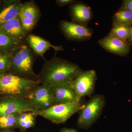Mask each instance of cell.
<instances>
[{
  "mask_svg": "<svg viewBox=\"0 0 132 132\" xmlns=\"http://www.w3.org/2000/svg\"><path fill=\"white\" fill-rule=\"evenodd\" d=\"M12 67L11 54L7 52L0 53V72L3 73L11 69Z\"/></svg>",
  "mask_w": 132,
  "mask_h": 132,
  "instance_id": "7402d4cb",
  "label": "cell"
},
{
  "mask_svg": "<svg viewBox=\"0 0 132 132\" xmlns=\"http://www.w3.org/2000/svg\"><path fill=\"white\" fill-rule=\"evenodd\" d=\"M121 8L128 10L132 12V0L123 1Z\"/></svg>",
  "mask_w": 132,
  "mask_h": 132,
  "instance_id": "cb8c5ba5",
  "label": "cell"
},
{
  "mask_svg": "<svg viewBox=\"0 0 132 132\" xmlns=\"http://www.w3.org/2000/svg\"><path fill=\"white\" fill-rule=\"evenodd\" d=\"M39 82L13 73H3L0 78V94L6 97L26 99L38 86Z\"/></svg>",
  "mask_w": 132,
  "mask_h": 132,
  "instance_id": "7a4b0ae2",
  "label": "cell"
},
{
  "mask_svg": "<svg viewBox=\"0 0 132 132\" xmlns=\"http://www.w3.org/2000/svg\"><path fill=\"white\" fill-rule=\"evenodd\" d=\"M2 73H2L0 72V78H1L2 75Z\"/></svg>",
  "mask_w": 132,
  "mask_h": 132,
  "instance_id": "83f0119b",
  "label": "cell"
},
{
  "mask_svg": "<svg viewBox=\"0 0 132 132\" xmlns=\"http://www.w3.org/2000/svg\"><path fill=\"white\" fill-rule=\"evenodd\" d=\"M37 111V108L26 99L5 97L0 100V116L18 113Z\"/></svg>",
  "mask_w": 132,
  "mask_h": 132,
  "instance_id": "ba28073f",
  "label": "cell"
},
{
  "mask_svg": "<svg viewBox=\"0 0 132 132\" xmlns=\"http://www.w3.org/2000/svg\"><path fill=\"white\" fill-rule=\"evenodd\" d=\"M105 104L103 95L92 96L80 111L77 121L78 127L85 130L90 128L100 118Z\"/></svg>",
  "mask_w": 132,
  "mask_h": 132,
  "instance_id": "277c9868",
  "label": "cell"
},
{
  "mask_svg": "<svg viewBox=\"0 0 132 132\" xmlns=\"http://www.w3.org/2000/svg\"><path fill=\"white\" fill-rule=\"evenodd\" d=\"M19 45L14 42L5 33L0 30V50L5 52L10 50H13Z\"/></svg>",
  "mask_w": 132,
  "mask_h": 132,
  "instance_id": "44dd1931",
  "label": "cell"
},
{
  "mask_svg": "<svg viewBox=\"0 0 132 132\" xmlns=\"http://www.w3.org/2000/svg\"><path fill=\"white\" fill-rule=\"evenodd\" d=\"M60 132H77L75 129L68 128H64L61 130Z\"/></svg>",
  "mask_w": 132,
  "mask_h": 132,
  "instance_id": "484cf974",
  "label": "cell"
},
{
  "mask_svg": "<svg viewBox=\"0 0 132 132\" xmlns=\"http://www.w3.org/2000/svg\"><path fill=\"white\" fill-rule=\"evenodd\" d=\"M60 27L66 38L70 40L83 41L90 39L93 35L92 29L87 26L73 22L63 21L60 22Z\"/></svg>",
  "mask_w": 132,
  "mask_h": 132,
  "instance_id": "9c48e42d",
  "label": "cell"
},
{
  "mask_svg": "<svg viewBox=\"0 0 132 132\" xmlns=\"http://www.w3.org/2000/svg\"><path fill=\"white\" fill-rule=\"evenodd\" d=\"M19 15L38 22L40 16L39 9L32 1L27 2L22 5Z\"/></svg>",
  "mask_w": 132,
  "mask_h": 132,
  "instance_id": "2e32d148",
  "label": "cell"
},
{
  "mask_svg": "<svg viewBox=\"0 0 132 132\" xmlns=\"http://www.w3.org/2000/svg\"><path fill=\"white\" fill-rule=\"evenodd\" d=\"M84 106L80 102L55 104L46 110L37 111L36 114L52 123L62 124L75 114L80 111Z\"/></svg>",
  "mask_w": 132,
  "mask_h": 132,
  "instance_id": "5b68a950",
  "label": "cell"
},
{
  "mask_svg": "<svg viewBox=\"0 0 132 132\" xmlns=\"http://www.w3.org/2000/svg\"><path fill=\"white\" fill-rule=\"evenodd\" d=\"M97 79L94 69L81 71L72 81L76 94L80 101L83 97H90L94 93Z\"/></svg>",
  "mask_w": 132,
  "mask_h": 132,
  "instance_id": "8992f818",
  "label": "cell"
},
{
  "mask_svg": "<svg viewBox=\"0 0 132 132\" xmlns=\"http://www.w3.org/2000/svg\"></svg>",
  "mask_w": 132,
  "mask_h": 132,
  "instance_id": "f546056e",
  "label": "cell"
},
{
  "mask_svg": "<svg viewBox=\"0 0 132 132\" xmlns=\"http://www.w3.org/2000/svg\"><path fill=\"white\" fill-rule=\"evenodd\" d=\"M71 15L74 23L86 26L92 17L90 7L83 3H76L71 6Z\"/></svg>",
  "mask_w": 132,
  "mask_h": 132,
  "instance_id": "4fadbf2b",
  "label": "cell"
},
{
  "mask_svg": "<svg viewBox=\"0 0 132 132\" xmlns=\"http://www.w3.org/2000/svg\"><path fill=\"white\" fill-rule=\"evenodd\" d=\"M77 64L67 60L54 57L43 65L38 81L51 85L56 82L72 81L81 71Z\"/></svg>",
  "mask_w": 132,
  "mask_h": 132,
  "instance_id": "6da1fadb",
  "label": "cell"
},
{
  "mask_svg": "<svg viewBox=\"0 0 132 132\" xmlns=\"http://www.w3.org/2000/svg\"><path fill=\"white\" fill-rule=\"evenodd\" d=\"M26 99L36 107L38 111L46 110L55 105L51 85L45 83L36 87Z\"/></svg>",
  "mask_w": 132,
  "mask_h": 132,
  "instance_id": "52a82bcc",
  "label": "cell"
},
{
  "mask_svg": "<svg viewBox=\"0 0 132 132\" xmlns=\"http://www.w3.org/2000/svg\"><path fill=\"white\" fill-rule=\"evenodd\" d=\"M131 27L113 22L112 27L109 35L122 40L127 41Z\"/></svg>",
  "mask_w": 132,
  "mask_h": 132,
  "instance_id": "ac0fdd59",
  "label": "cell"
},
{
  "mask_svg": "<svg viewBox=\"0 0 132 132\" xmlns=\"http://www.w3.org/2000/svg\"><path fill=\"white\" fill-rule=\"evenodd\" d=\"M113 22L131 26L132 25V12L121 8L114 14Z\"/></svg>",
  "mask_w": 132,
  "mask_h": 132,
  "instance_id": "d6986e66",
  "label": "cell"
},
{
  "mask_svg": "<svg viewBox=\"0 0 132 132\" xmlns=\"http://www.w3.org/2000/svg\"><path fill=\"white\" fill-rule=\"evenodd\" d=\"M56 2L59 6H62L73 3L75 2V1L73 0H57Z\"/></svg>",
  "mask_w": 132,
  "mask_h": 132,
  "instance_id": "d4e9b609",
  "label": "cell"
},
{
  "mask_svg": "<svg viewBox=\"0 0 132 132\" xmlns=\"http://www.w3.org/2000/svg\"><path fill=\"white\" fill-rule=\"evenodd\" d=\"M55 104L80 102L72 84V81L56 82L50 85Z\"/></svg>",
  "mask_w": 132,
  "mask_h": 132,
  "instance_id": "30bf717a",
  "label": "cell"
},
{
  "mask_svg": "<svg viewBox=\"0 0 132 132\" xmlns=\"http://www.w3.org/2000/svg\"><path fill=\"white\" fill-rule=\"evenodd\" d=\"M99 45L111 53L124 57L130 53L131 43L108 35L98 41Z\"/></svg>",
  "mask_w": 132,
  "mask_h": 132,
  "instance_id": "8fae6325",
  "label": "cell"
},
{
  "mask_svg": "<svg viewBox=\"0 0 132 132\" xmlns=\"http://www.w3.org/2000/svg\"><path fill=\"white\" fill-rule=\"evenodd\" d=\"M26 41L34 52L42 57L50 47L53 48L56 52L64 50L62 47L53 46L49 42L38 36L30 35L27 37Z\"/></svg>",
  "mask_w": 132,
  "mask_h": 132,
  "instance_id": "5bb4252c",
  "label": "cell"
},
{
  "mask_svg": "<svg viewBox=\"0 0 132 132\" xmlns=\"http://www.w3.org/2000/svg\"><path fill=\"white\" fill-rule=\"evenodd\" d=\"M36 112L21 113L17 118L16 127L22 131L32 127L35 125V116Z\"/></svg>",
  "mask_w": 132,
  "mask_h": 132,
  "instance_id": "e0dca14e",
  "label": "cell"
},
{
  "mask_svg": "<svg viewBox=\"0 0 132 132\" xmlns=\"http://www.w3.org/2000/svg\"><path fill=\"white\" fill-rule=\"evenodd\" d=\"M12 69L14 73L21 77L33 80L38 76L33 70L34 55L27 45H20L13 50L11 53Z\"/></svg>",
  "mask_w": 132,
  "mask_h": 132,
  "instance_id": "3957f363",
  "label": "cell"
},
{
  "mask_svg": "<svg viewBox=\"0 0 132 132\" xmlns=\"http://www.w3.org/2000/svg\"><path fill=\"white\" fill-rule=\"evenodd\" d=\"M20 113L0 116V129H8L16 127L17 118Z\"/></svg>",
  "mask_w": 132,
  "mask_h": 132,
  "instance_id": "ffe728a7",
  "label": "cell"
},
{
  "mask_svg": "<svg viewBox=\"0 0 132 132\" xmlns=\"http://www.w3.org/2000/svg\"><path fill=\"white\" fill-rule=\"evenodd\" d=\"M12 132L11 131H3V132Z\"/></svg>",
  "mask_w": 132,
  "mask_h": 132,
  "instance_id": "f1b7e54d",
  "label": "cell"
},
{
  "mask_svg": "<svg viewBox=\"0 0 132 132\" xmlns=\"http://www.w3.org/2000/svg\"><path fill=\"white\" fill-rule=\"evenodd\" d=\"M22 4L16 2L4 9L0 13V26L19 16Z\"/></svg>",
  "mask_w": 132,
  "mask_h": 132,
  "instance_id": "9a60e30c",
  "label": "cell"
},
{
  "mask_svg": "<svg viewBox=\"0 0 132 132\" xmlns=\"http://www.w3.org/2000/svg\"><path fill=\"white\" fill-rule=\"evenodd\" d=\"M129 42L131 43H132V27L131 28V30L129 35V38H128Z\"/></svg>",
  "mask_w": 132,
  "mask_h": 132,
  "instance_id": "4316f807",
  "label": "cell"
},
{
  "mask_svg": "<svg viewBox=\"0 0 132 132\" xmlns=\"http://www.w3.org/2000/svg\"><path fill=\"white\" fill-rule=\"evenodd\" d=\"M20 20L22 28L26 32H29L34 28L37 22L27 17L19 15Z\"/></svg>",
  "mask_w": 132,
  "mask_h": 132,
  "instance_id": "603a6c76",
  "label": "cell"
},
{
  "mask_svg": "<svg viewBox=\"0 0 132 132\" xmlns=\"http://www.w3.org/2000/svg\"><path fill=\"white\" fill-rule=\"evenodd\" d=\"M3 31L18 45H21L26 37V31L22 26L19 16L0 26Z\"/></svg>",
  "mask_w": 132,
  "mask_h": 132,
  "instance_id": "7c38bea8",
  "label": "cell"
}]
</instances>
